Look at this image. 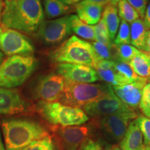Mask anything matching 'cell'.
<instances>
[{"mask_svg":"<svg viewBox=\"0 0 150 150\" xmlns=\"http://www.w3.org/2000/svg\"><path fill=\"white\" fill-rule=\"evenodd\" d=\"M56 71L66 81L91 83L99 79L95 69L87 65L74 63H58Z\"/></svg>","mask_w":150,"mask_h":150,"instance_id":"obj_12","label":"cell"},{"mask_svg":"<svg viewBox=\"0 0 150 150\" xmlns=\"http://www.w3.org/2000/svg\"><path fill=\"white\" fill-rule=\"evenodd\" d=\"M0 51L5 55H31L34 47L30 40L20 31L0 27Z\"/></svg>","mask_w":150,"mask_h":150,"instance_id":"obj_8","label":"cell"},{"mask_svg":"<svg viewBox=\"0 0 150 150\" xmlns=\"http://www.w3.org/2000/svg\"><path fill=\"white\" fill-rule=\"evenodd\" d=\"M129 65L138 76L147 78L150 75V55L147 52L140 51Z\"/></svg>","mask_w":150,"mask_h":150,"instance_id":"obj_20","label":"cell"},{"mask_svg":"<svg viewBox=\"0 0 150 150\" xmlns=\"http://www.w3.org/2000/svg\"><path fill=\"white\" fill-rule=\"evenodd\" d=\"M142 150H150V146L149 145H143Z\"/></svg>","mask_w":150,"mask_h":150,"instance_id":"obj_45","label":"cell"},{"mask_svg":"<svg viewBox=\"0 0 150 150\" xmlns=\"http://www.w3.org/2000/svg\"><path fill=\"white\" fill-rule=\"evenodd\" d=\"M143 137L136 120L131 122L120 145L121 150H142Z\"/></svg>","mask_w":150,"mask_h":150,"instance_id":"obj_16","label":"cell"},{"mask_svg":"<svg viewBox=\"0 0 150 150\" xmlns=\"http://www.w3.org/2000/svg\"><path fill=\"white\" fill-rule=\"evenodd\" d=\"M19 150H55L54 145L50 136L42 139L35 140Z\"/></svg>","mask_w":150,"mask_h":150,"instance_id":"obj_28","label":"cell"},{"mask_svg":"<svg viewBox=\"0 0 150 150\" xmlns=\"http://www.w3.org/2000/svg\"><path fill=\"white\" fill-rule=\"evenodd\" d=\"M144 138L145 145L150 146V119L144 115H139L136 120Z\"/></svg>","mask_w":150,"mask_h":150,"instance_id":"obj_30","label":"cell"},{"mask_svg":"<svg viewBox=\"0 0 150 150\" xmlns=\"http://www.w3.org/2000/svg\"><path fill=\"white\" fill-rule=\"evenodd\" d=\"M82 0H71V2H72V4H77L80 2Z\"/></svg>","mask_w":150,"mask_h":150,"instance_id":"obj_47","label":"cell"},{"mask_svg":"<svg viewBox=\"0 0 150 150\" xmlns=\"http://www.w3.org/2000/svg\"><path fill=\"white\" fill-rule=\"evenodd\" d=\"M148 54H149V53H148ZM149 55H150V54H149Z\"/></svg>","mask_w":150,"mask_h":150,"instance_id":"obj_49","label":"cell"},{"mask_svg":"<svg viewBox=\"0 0 150 150\" xmlns=\"http://www.w3.org/2000/svg\"><path fill=\"white\" fill-rule=\"evenodd\" d=\"M147 83H150V75L148 77H147Z\"/></svg>","mask_w":150,"mask_h":150,"instance_id":"obj_48","label":"cell"},{"mask_svg":"<svg viewBox=\"0 0 150 150\" xmlns=\"http://www.w3.org/2000/svg\"><path fill=\"white\" fill-rule=\"evenodd\" d=\"M110 0H82L80 2L76 4V6H83L86 4H98L102 5L103 6H106L110 4Z\"/></svg>","mask_w":150,"mask_h":150,"instance_id":"obj_35","label":"cell"},{"mask_svg":"<svg viewBox=\"0 0 150 150\" xmlns=\"http://www.w3.org/2000/svg\"><path fill=\"white\" fill-rule=\"evenodd\" d=\"M78 150H79V149H78Z\"/></svg>","mask_w":150,"mask_h":150,"instance_id":"obj_50","label":"cell"},{"mask_svg":"<svg viewBox=\"0 0 150 150\" xmlns=\"http://www.w3.org/2000/svg\"><path fill=\"white\" fill-rule=\"evenodd\" d=\"M127 1L136 11L142 20L145 16L147 7L148 0H127Z\"/></svg>","mask_w":150,"mask_h":150,"instance_id":"obj_33","label":"cell"},{"mask_svg":"<svg viewBox=\"0 0 150 150\" xmlns=\"http://www.w3.org/2000/svg\"><path fill=\"white\" fill-rule=\"evenodd\" d=\"M3 58H4V54H3L2 52L0 51V64H1V62H2Z\"/></svg>","mask_w":150,"mask_h":150,"instance_id":"obj_46","label":"cell"},{"mask_svg":"<svg viewBox=\"0 0 150 150\" xmlns=\"http://www.w3.org/2000/svg\"><path fill=\"white\" fill-rule=\"evenodd\" d=\"M149 30L142 19H138L131 23L130 38L132 46L140 50V51H143L146 36Z\"/></svg>","mask_w":150,"mask_h":150,"instance_id":"obj_18","label":"cell"},{"mask_svg":"<svg viewBox=\"0 0 150 150\" xmlns=\"http://www.w3.org/2000/svg\"><path fill=\"white\" fill-rule=\"evenodd\" d=\"M39 110L43 117L55 126H80L89 119L81 108L65 106L59 102H41Z\"/></svg>","mask_w":150,"mask_h":150,"instance_id":"obj_6","label":"cell"},{"mask_svg":"<svg viewBox=\"0 0 150 150\" xmlns=\"http://www.w3.org/2000/svg\"><path fill=\"white\" fill-rule=\"evenodd\" d=\"M137 117L135 112L131 113L114 114L99 118L98 125L105 135L112 141H121L125 136L130 121Z\"/></svg>","mask_w":150,"mask_h":150,"instance_id":"obj_11","label":"cell"},{"mask_svg":"<svg viewBox=\"0 0 150 150\" xmlns=\"http://www.w3.org/2000/svg\"><path fill=\"white\" fill-rule=\"evenodd\" d=\"M65 81L58 74H50L43 76L35 87L36 97L44 102H59L65 88Z\"/></svg>","mask_w":150,"mask_h":150,"instance_id":"obj_13","label":"cell"},{"mask_svg":"<svg viewBox=\"0 0 150 150\" xmlns=\"http://www.w3.org/2000/svg\"><path fill=\"white\" fill-rule=\"evenodd\" d=\"M97 74L99 75V79L104 81L108 85L111 86H120L119 81L117 75L113 68L108 70H102V69H95Z\"/></svg>","mask_w":150,"mask_h":150,"instance_id":"obj_31","label":"cell"},{"mask_svg":"<svg viewBox=\"0 0 150 150\" xmlns=\"http://www.w3.org/2000/svg\"><path fill=\"white\" fill-rule=\"evenodd\" d=\"M44 21L40 0H5L0 22L2 27L31 35Z\"/></svg>","mask_w":150,"mask_h":150,"instance_id":"obj_1","label":"cell"},{"mask_svg":"<svg viewBox=\"0 0 150 150\" xmlns=\"http://www.w3.org/2000/svg\"><path fill=\"white\" fill-rule=\"evenodd\" d=\"M143 21L145 22V25L147 26L148 29H150V2L148 4L147 9H146L145 16H144Z\"/></svg>","mask_w":150,"mask_h":150,"instance_id":"obj_37","label":"cell"},{"mask_svg":"<svg viewBox=\"0 0 150 150\" xmlns=\"http://www.w3.org/2000/svg\"><path fill=\"white\" fill-rule=\"evenodd\" d=\"M91 45L93 47L95 55L99 60H110L111 61L110 45H106L97 42V41H93L91 42Z\"/></svg>","mask_w":150,"mask_h":150,"instance_id":"obj_32","label":"cell"},{"mask_svg":"<svg viewBox=\"0 0 150 150\" xmlns=\"http://www.w3.org/2000/svg\"><path fill=\"white\" fill-rule=\"evenodd\" d=\"M114 43L116 45L122 44L129 45L131 43L130 26H129V23H127L125 20H121L117 35L115 36Z\"/></svg>","mask_w":150,"mask_h":150,"instance_id":"obj_26","label":"cell"},{"mask_svg":"<svg viewBox=\"0 0 150 150\" xmlns=\"http://www.w3.org/2000/svg\"><path fill=\"white\" fill-rule=\"evenodd\" d=\"M113 69L117 75L120 86L132 83L140 78V76H138L134 72L128 63L122 61H116L115 62Z\"/></svg>","mask_w":150,"mask_h":150,"instance_id":"obj_22","label":"cell"},{"mask_svg":"<svg viewBox=\"0 0 150 150\" xmlns=\"http://www.w3.org/2000/svg\"><path fill=\"white\" fill-rule=\"evenodd\" d=\"M95 41L102 42L106 45H109L112 42L110 39L107 27L102 18L95 27Z\"/></svg>","mask_w":150,"mask_h":150,"instance_id":"obj_25","label":"cell"},{"mask_svg":"<svg viewBox=\"0 0 150 150\" xmlns=\"http://www.w3.org/2000/svg\"><path fill=\"white\" fill-rule=\"evenodd\" d=\"M72 33L70 16L43 21L37 31V35L45 44H59Z\"/></svg>","mask_w":150,"mask_h":150,"instance_id":"obj_10","label":"cell"},{"mask_svg":"<svg viewBox=\"0 0 150 150\" xmlns=\"http://www.w3.org/2000/svg\"><path fill=\"white\" fill-rule=\"evenodd\" d=\"M112 150H121L118 145H112Z\"/></svg>","mask_w":150,"mask_h":150,"instance_id":"obj_44","label":"cell"},{"mask_svg":"<svg viewBox=\"0 0 150 150\" xmlns=\"http://www.w3.org/2000/svg\"><path fill=\"white\" fill-rule=\"evenodd\" d=\"M28 104L18 91L0 88V114L14 115L27 110Z\"/></svg>","mask_w":150,"mask_h":150,"instance_id":"obj_15","label":"cell"},{"mask_svg":"<svg viewBox=\"0 0 150 150\" xmlns=\"http://www.w3.org/2000/svg\"><path fill=\"white\" fill-rule=\"evenodd\" d=\"M87 115L95 118H101L114 114L134 112V110L122 102L113 92L102 98L91 102L83 108Z\"/></svg>","mask_w":150,"mask_h":150,"instance_id":"obj_9","label":"cell"},{"mask_svg":"<svg viewBox=\"0 0 150 150\" xmlns=\"http://www.w3.org/2000/svg\"><path fill=\"white\" fill-rule=\"evenodd\" d=\"M91 125L61 127L53 129L56 145L60 150H78L91 136Z\"/></svg>","mask_w":150,"mask_h":150,"instance_id":"obj_7","label":"cell"},{"mask_svg":"<svg viewBox=\"0 0 150 150\" xmlns=\"http://www.w3.org/2000/svg\"><path fill=\"white\" fill-rule=\"evenodd\" d=\"M119 51L120 61L129 63L131 60L140 52V50L130 45H117Z\"/></svg>","mask_w":150,"mask_h":150,"instance_id":"obj_27","label":"cell"},{"mask_svg":"<svg viewBox=\"0 0 150 150\" xmlns=\"http://www.w3.org/2000/svg\"><path fill=\"white\" fill-rule=\"evenodd\" d=\"M142 52H147L150 54V29L148 31L147 36H146L145 42V47Z\"/></svg>","mask_w":150,"mask_h":150,"instance_id":"obj_38","label":"cell"},{"mask_svg":"<svg viewBox=\"0 0 150 150\" xmlns=\"http://www.w3.org/2000/svg\"><path fill=\"white\" fill-rule=\"evenodd\" d=\"M50 59L58 63H74L95 69L99 60L91 43L72 35L50 53Z\"/></svg>","mask_w":150,"mask_h":150,"instance_id":"obj_3","label":"cell"},{"mask_svg":"<svg viewBox=\"0 0 150 150\" xmlns=\"http://www.w3.org/2000/svg\"><path fill=\"white\" fill-rule=\"evenodd\" d=\"M112 145L102 139H88L79 150H112Z\"/></svg>","mask_w":150,"mask_h":150,"instance_id":"obj_29","label":"cell"},{"mask_svg":"<svg viewBox=\"0 0 150 150\" xmlns=\"http://www.w3.org/2000/svg\"><path fill=\"white\" fill-rule=\"evenodd\" d=\"M45 11L47 18H54L67 14L71 11L70 5L60 0H44Z\"/></svg>","mask_w":150,"mask_h":150,"instance_id":"obj_23","label":"cell"},{"mask_svg":"<svg viewBox=\"0 0 150 150\" xmlns=\"http://www.w3.org/2000/svg\"><path fill=\"white\" fill-rule=\"evenodd\" d=\"M121 1V0H110V4L117 6L118 2H119V1Z\"/></svg>","mask_w":150,"mask_h":150,"instance_id":"obj_41","label":"cell"},{"mask_svg":"<svg viewBox=\"0 0 150 150\" xmlns=\"http://www.w3.org/2000/svg\"><path fill=\"white\" fill-rule=\"evenodd\" d=\"M112 92V86L108 84L74 83L65 81L64 90L59 102L71 107L83 108Z\"/></svg>","mask_w":150,"mask_h":150,"instance_id":"obj_4","label":"cell"},{"mask_svg":"<svg viewBox=\"0 0 150 150\" xmlns=\"http://www.w3.org/2000/svg\"><path fill=\"white\" fill-rule=\"evenodd\" d=\"M72 32L79 36L89 40H95V27L86 24L80 20L76 15L70 16Z\"/></svg>","mask_w":150,"mask_h":150,"instance_id":"obj_21","label":"cell"},{"mask_svg":"<svg viewBox=\"0 0 150 150\" xmlns=\"http://www.w3.org/2000/svg\"><path fill=\"white\" fill-rule=\"evenodd\" d=\"M114 65H115V61H110V60H99L95 69L108 70V69L113 68Z\"/></svg>","mask_w":150,"mask_h":150,"instance_id":"obj_36","label":"cell"},{"mask_svg":"<svg viewBox=\"0 0 150 150\" xmlns=\"http://www.w3.org/2000/svg\"><path fill=\"white\" fill-rule=\"evenodd\" d=\"M36 66L37 61L33 56H9L0 64V88H13L22 85Z\"/></svg>","mask_w":150,"mask_h":150,"instance_id":"obj_5","label":"cell"},{"mask_svg":"<svg viewBox=\"0 0 150 150\" xmlns=\"http://www.w3.org/2000/svg\"><path fill=\"white\" fill-rule=\"evenodd\" d=\"M139 106L141 110H150V83H147L143 88Z\"/></svg>","mask_w":150,"mask_h":150,"instance_id":"obj_34","label":"cell"},{"mask_svg":"<svg viewBox=\"0 0 150 150\" xmlns=\"http://www.w3.org/2000/svg\"><path fill=\"white\" fill-rule=\"evenodd\" d=\"M142 111L143 112V113L145 114L146 117L150 119V110H142Z\"/></svg>","mask_w":150,"mask_h":150,"instance_id":"obj_40","label":"cell"},{"mask_svg":"<svg viewBox=\"0 0 150 150\" xmlns=\"http://www.w3.org/2000/svg\"><path fill=\"white\" fill-rule=\"evenodd\" d=\"M102 19L107 27L110 39L112 41L115 39L120 21L117 6L110 4L106 6L102 13Z\"/></svg>","mask_w":150,"mask_h":150,"instance_id":"obj_19","label":"cell"},{"mask_svg":"<svg viewBox=\"0 0 150 150\" xmlns=\"http://www.w3.org/2000/svg\"><path fill=\"white\" fill-rule=\"evenodd\" d=\"M117 11L120 18L127 23H132L139 19V15L127 0H121L117 4Z\"/></svg>","mask_w":150,"mask_h":150,"instance_id":"obj_24","label":"cell"},{"mask_svg":"<svg viewBox=\"0 0 150 150\" xmlns=\"http://www.w3.org/2000/svg\"><path fill=\"white\" fill-rule=\"evenodd\" d=\"M76 11L79 18L89 25L96 24L100 21L104 6L98 4H86L76 6Z\"/></svg>","mask_w":150,"mask_h":150,"instance_id":"obj_17","label":"cell"},{"mask_svg":"<svg viewBox=\"0 0 150 150\" xmlns=\"http://www.w3.org/2000/svg\"><path fill=\"white\" fill-rule=\"evenodd\" d=\"M1 129L6 150H19L33 141L49 136L42 125L27 120H4Z\"/></svg>","mask_w":150,"mask_h":150,"instance_id":"obj_2","label":"cell"},{"mask_svg":"<svg viewBox=\"0 0 150 150\" xmlns=\"http://www.w3.org/2000/svg\"><path fill=\"white\" fill-rule=\"evenodd\" d=\"M0 150H5L4 145L3 142H2V138H1V131H0Z\"/></svg>","mask_w":150,"mask_h":150,"instance_id":"obj_39","label":"cell"},{"mask_svg":"<svg viewBox=\"0 0 150 150\" xmlns=\"http://www.w3.org/2000/svg\"><path fill=\"white\" fill-rule=\"evenodd\" d=\"M147 83V78L140 77L132 83L112 86V88L116 96L127 106L131 108H137L140 106L142 90Z\"/></svg>","mask_w":150,"mask_h":150,"instance_id":"obj_14","label":"cell"},{"mask_svg":"<svg viewBox=\"0 0 150 150\" xmlns=\"http://www.w3.org/2000/svg\"><path fill=\"white\" fill-rule=\"evenodd\" d=\"M62 2L66 4L67 5H72V2H71V0H60Z\"/></svg>","mask_w":150,"mask_h":150,"instance_id":"obj_43","label":"cell"},{"mask_svg":"<svg viewBox=\"0 0 150 150\" xmlns=\"http://www.w3.org/2000/svg\"><path fill=\"white\" fill-rule=\"evenodd\" d=\"M3 6H4V2L2 1V0H0V20H1V13H2Z\"/></svg>","mask_w":150,"mask_h":150,"instance_id":"obj_42","label":"cell"}]
</instances>
